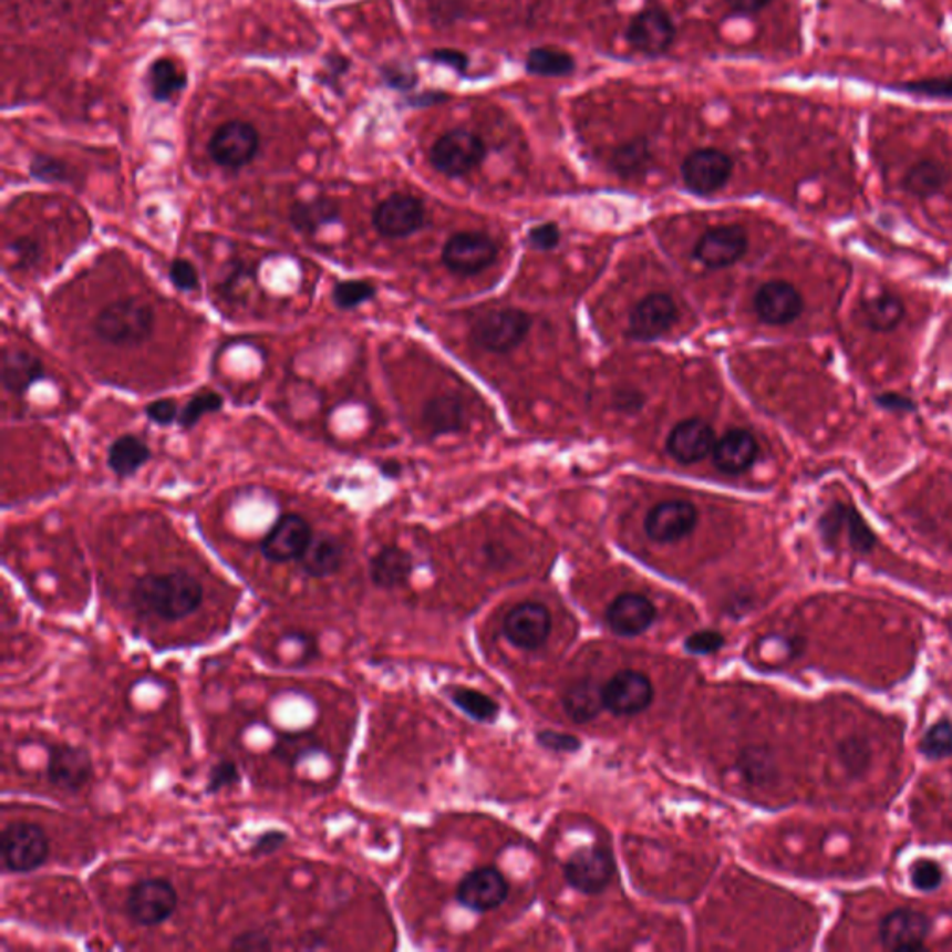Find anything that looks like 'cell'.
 <instances>
[{
  "mask_svg": "<svg viewBox=\"0 0 952 952\" xmlns=\"http://www.w3.org/2000/svg\"><path fill=\"white\" fill-rule=\"evenodd\" d=\"M131 603L139 614L164 622H179L204 603V587L188 571H168L139 577L131 590Z\"/></svg>",
  "mask_w": 952,
  "mask_h": 952,
  "instance_id": "cell-1",
  "label": "cell"
},
{
  "mask_svg": "<svg viewBox=\"0 0 952 952\" xmlns=\"http://www.w3.org/2000/svg\"><path fill=\"white\" fill-rule=\"evenodd\" d=\"M155 313L149 303L138 298H123L101 309L93 331L103 343L112 346H138L153 335Z\"/></svg>",
  "mask_w": 952,
  "mask_h": 952,
  "instance_id": "cell-2",
  "label": "cell"
},
{
  "mask_svg": "<svg viewBox=\"0 0 952 952\" xmlns=\"http://www.w3.org/2000/svg\"><path fill=\"white\" fill-rule=\"evenodd\" d=\"M49 837L40 825L19 820L2 830L0 858L7 872L27 875L40 869L49 860Z\"/></svg>",
  "mask_w": 952,
  "mask_h": 952,
  "instance_id": "cell-3",
  "label": "cell"
},
{
  "mask_svg": "<svg viewBox=\"0 0 952 952\" xmlns=\"http://www.w3.org/2000/svg\"><path fill=\"white\" fill-rule=\"evenodd\" d=\"M179 904V894L164 878H147L134 883L125 900V910L138 927H161L166 923Z\"/></svg>",
  "mask_w": 952,
  "mask_h": 952,
  "instance_id": "cell-4",
  "label": "cell"
},
{
  "mask_svg": "<svg viewBox=\"0 0 952 952\" xmlns=\"http://www.w3.org/2000/svg\"><path fill=\"white\" fill-rule=\"evenodd\" d=\"M261 147V136L251 123L231 120L221 123L209 139V157L220 168L240 169L253 163Z\"/></svg>",
  "mask_w": 952,
  "mask_h": 952,
  "instance_id": "cell-5",
  "label": "cell"
},
{
  "mask_svg": "<svg viewBox=\"0 0 952 952\" xmlns=\"http://www.w3.org/2000/svg\"><path fill=\"white\" fill-rule=\"evenodd\" d=\"M486 144L467 128H454L442 134L431 149V163L439 174L462 177L483 163Z\"/></svg>",
  "mask_w": 952,
  "mask_h": 952,
  "instance_id": "cell-6",
  "label": "cell"
},
{
  "mask_svg": "<svg viewBox=\"0 0 952 952\" xmlns=\"http://www.w3.org/2000/svg\"><path fill=\"white\" fill-rule=\"evenodd\" d=\"M819 529L822 540L830 547H837L845 541L852 551L869 552L877 544V538L866 519L860 516V511L842 503H837L826 510L825 516L820 517Z\"/></svg>",
  "mask_w": 952,
  "mask_h": 952,
  "instance_id": "cell-7",
  "label": "cell"
},
{
  "mask_svg": "<svg viewBox=\"0 0 952 952\" xmlns=\"http://www.w3.org/2000/svg\"><path fill=\"white\" fill-rule=\"evenodd\" d=\"M563 872L569 886L577 891L601 893L614 877V858L609 848L601 845L584 847L571 853Z\"/></svg>",
  "mask_w": 952,
  "mask_h": 952,
  "instance_id": "cell-8",
  "label": "cell"
},
{
  "mask_svg": "<svg viewBox=\"0 0 952 952\" xmlns=\"http://www.w3.org/2000/svg\"><path fill=\"white\" fill-rule=\"evenodd\" d=\"M313 540V529L308 519L298 514L279 517L272 529L268 530L261 544L262 557L273 563L300 560Z\"/></svg>",
  "mask_w": 952,
  "mask_h": 952,
  "instance_id": "cell-9",
  "label": "cell"
},
{
  "mask_svg": "<svg viewBox=\"0 0 952 952\" xmlns=\"http://www.w3.org/2000/svg\"><path fill=\"white\" fill-rule=\"evenodd\" d=\"M603 707L618 716H633L650 707L653 700V685L650 677L634 670H623L612 675L603 689Z\"/></svg>",
  "mask_w": 952,
  "mask_h": 952,
  "instance_id": "cell-10",
  "label": "cell"
},
{
  "mask_svg": "<svg viewBox=\"0 0 952 952\" xmlns=\"http://www.w3.org/2000/svg\"><path fill=\"white\" fill-rule=\"evenodd\" d=\"M732 158L716 147H703L692 152L681 168L685 185L700 196L721 190L732 177Z\"/></svg>",
  "mask_w": 952,
  "mask_h": 952,
  "instance_id": "cell-11",
  "label": "cell"
},
{
  "mask_svg": "<svg viewBox=\"0 0 952 952\" xmlns=\"http://www.w3.org/2000/svg\"><path fill=\"white\" fill-rule=\"evenodd\" d=\"M625 38L637 53L659 56L674 43V21L661 8H645L631 19Z\"/></svg>",
  "mask_w": 952,
  "mask_h": 952,
  "instance_id": "cell-12",
  "label": "cell"
},
{
  "mask_svg": "<svg viewBox=\"0 0 952 952\" xmlns=\"http://www.w3.org/2000/svg\"><path fill=\"white\" fill-rule=\"evenodd\" d=\"M424 205L410 194H393L376 205L372 224L382 237L404 238L424 226Z\"/></svg>",
  "mask_w": 952,
  "mask_h": 952,
  "instance_id": "cell-13",
  "label": "cell"
},
{
  "mask_svg": "<svg viewBox=\"0 0 952 952\" xmlns=\"http://www.w3.org/2000/svg\"><path fill=\"white\" fill-rule=\"evenodd\" d=\"M93 778L92 757L84 748L70 744H59L49 752L46 779L54 789L75 795L84 789Z\"/></svg>",
  "mask_w": 952,
  "mask_h": 952,
  "instance_id": "cell-14",
  "label": "cell"
},
{
  "mask_svg": "<svg viewBox=\"0 0 952 952\" xmlns=\"http://www.w3.org/2000/svg\"><path fill=\"white\" fill-rule=\"evenodd\" d=\"M549 633H551V614L541 603L525 601L516 604L506 614V639L521 650H538L546 644Z\"/></svg>",
  "mask_w": 952,
  "mask_h": 952,
  "instance_id": "cell-15",
  "label": "cell"
},
{
  "mask_svg": "<svg viewBox=\"0 0 952 952\" xmlns=\"http://www.w3.org/2000/svg\"><path fill=\"white\" fill-rule=\"evenodd\" d=\"M530 330V319L521 311H494L478 320L473 330L478 344L491 352H508L521 343Z\"/></svg>",
  "mask_w": 952,
  "mask_h": 952,
  "instance_id": "cell-16",
  "label": "cell"
},
{
  "mask_svg": "<svg viewBox=\"0 0 952 952\" xmlns=\"http://www.w3.org/2000/svg\"><path fill=\"white\" fill-rule=\"evenodd\" d=\"M930 929L932 924L924 913L915 912L910 908H899L882 919L878 935L886 949L915 951V949H923Z\"/></svg>",
  "mask_w": 952,
  "mask_h": 952,
  "instance_id": "cell-17",
  "label": "cell"
},
{
  "mask_svg": "<svg viewBox=\"0 0 952 952\" xmlns=\"http://www.w3.org/2000/svg\"><path fill=\"white\" fill-rule=\"evenodd\" d=\"M497 256L494 240L483 232H458L448 238L443 261L453 272L475 273L489 267Z\"/></svg>",
  "mask_w": 952,
  "mask_h": 952,
  "instance_id": "cell-18",
  "label": "cell"
},
{
  "mask_svg": "<svg viewBox=\"0 0 952 952\" xmlns=\"http://www.w3.org/2000/svg\"><path fill=\"white\" fill-rule=\"evenodd\" d=\"M697 511L686 500H666L656 505L645 519V532L659 544H672L691 535L696 527Z\"/></svg>",
  "mask_w": 952,
  "mask_h": 952,
  "instance_id": "cell-19",
  "label": "cell"
},
{
  "mask_svg": "<svg viewBox=\"0 0 952 952\" xmlns=\"http://www.w3.org/2000/svg\"><path fill=\"white\" fill-rule=\"evenodd\" d=\"M508 894V883L497 869H476L459 882L458 900L475 912L499 908Z\"/></svg>",
  "mask_w": 952,
  "mask_h": 952,
  "instance_id": "cell-20",
  "label": "cell"
},
{
  "mask_svg": "<svg viewBox=\"0 0 952 952\" xmlns=\"http://www.w3.org/2000/svg\"><path fill=\"white\" fill-rule=\"evenodd\" d=\"M746 246L748 238L741 227H714L700 238L696 257L708 268L732 267L744 256Z\"/></svg>",
  "mask_w": 952,
  "mask_h": 952,
  "instance_id": "cell-21",
  "label": "cell"
},
{
  "mask_svg": "<svg viewBox=\"0 0 952 952\" xmlns=\"http://www.w3.org/2000/svg\"><path fill=\"white\" fill-rule=\"evenodd\" d=\"M677 309L672 298L650 294L634 306L629 319V335L640 341L661 338L674 325Z\"/></svg>",
  "mask_w": 952,
  "mask_h": 952,
  "instance_id": "cell-22",
  "label": "cell"
},
{
  "mask_svg": "<svg viewBox=\"0 0 952 952\" xmlns=\"http://www.w3.org/2000/svg\"><path fill=\"white\" fill-rule=\"evenodd\" d=\"M755 311L767 324H789L801 313L804 302L800 292L787 281H770L755 294Z\"/></svg>",
  "mask_w": 952,
  "mask_h": 952,
  "instance_id": "cell-23",
  "label": "cell"
},
{
  "mask_svg": "<svg viewBox=\"0 0 952 952\" xmlns=\"http://www.w3.org/2000/svg\"><path fill=\"white\" fill-rule=\"evenodd\" d=\"M655 615L650 599L640 593H622L607 610V623L620 637H639L655 622Z\"/></svg>",
  "mask_w": 952,
  "mask_h": 952,
  "instance_id": "cell-24",
  "label": "cell"
},
{
  "mask_svg": "<svg viewBox=\"0 0 952 952\" xmlns=\"http://www.w3.org/2000/svg\"><path fill=\"white\" fill-rule=\"evenodd\" d=\"M714 434L707 423L691 418L677 424L669 437V451L681 464H696L711 454Z\"/></svg>",
  "mask_w": 952,
  "mask_h": 952,
  "instance_id": "cell-25",
  "label": "cell"
},
{
  "mask_svg": "<svg viewBox=\"0 0 952 952\" xmlns=\"http://www.w3.org/2000/svg\"><path fill=\"white\" fill-rule=\"evenodd\" d=\"M45 376V369L35 355L24 350L2 352V385L13 396H23L32 385Z\"/></svg>",
  "mask_w": 952,
  "mask_h": 952,
  "instance_id": "cell-26",
  "label": "cell"
},
{
  "mask_svg": "<svg viewBox=\"0 0 952 952\" xmlns=\"http://www.w3.org/2000/svg\"><path fill=\"white\" fill-rule=\"evenodd\" d=\"M344 560L343 541L338 536L319 535L313 536L302 558L298 560L302 566L303 573L313 579H325L338 573Z\"/></svg>",
  "mask_w": 952,
  "mask_h": 952,
  "instance_id": "cell-27",
  "label": "cell"
},
{
  "mask_svg": "<svg viewBox=\"0 0 952 952\" xmlns=\"http://www.w3.org/2000/svg\"><path fill=\"white\" fill-rule=\"evenodd\" d=\"M757 458V442L748 432L732 431L714 445V464L727 475L748 470Z\"/></svg>",
  "mask_w": 952,
  "mask_h": 952,
  "instance_id": "cell-28",
  "label": "cell"
},
{
  "mask_svg": "<svg viewBox=\"0 0 952 952\" xmlns=\"http://www.w3.org/2000/svg\"><path fill=\"white\" fill-rule=\"evenodd\" d=\"M412 571V557L401 547H384L371 560V581L384 590L406 584Z\"/></svg>",
  "mask_w": 952,
  "mask_h": 952,
  "instance_id": "cell-29",
  "label": "cell"
},
{
  "mask_svg": "<svg viewBox=\"0 0 952 952\" xmlns=\"http://www.w3.org/2000/svg\"><path fill=\"white\" fill-rule=\"evenodd\" d=\"M289 220L297 231L317 235L322 227L341 220V207L335 199L314 198L292 205Z\"/></svg>",
  "mask_w": 952,
  "mask_h": 952,
  "instance_id": "cell-30",
  "label": "cell"
},
{
  "mask_svg": "<svg viewBox=\"0 0 952 952\" xmlns=\"http://www.w3.org/2000/svg\"><path fill=\"white\" fill-rule=\"evenodd\" d=\"M152 459V448L142 442L138 436L125 434L112 443L106 456V464L114 475L120 478H128L136 475L144 465Z\"/></svg>",
  "mask_w": 952,
  "mask_h": 952,
  "instance_id": "cell-31",
  "label": "cell"
},
{
  "mask_svg": "<svg viewBox=\"0 0 952 952\" xmlns=\"http://www.w3.org/2000/svg\"><path fill=\"white\" fill-rule=\"evenodd\" d=\"M147 90L153 101L168 103L188 84L186 71L175 64L174 60L161 56L153 60L146 75Z\"/></svg>",
  "mask_w": 952,
  "mask_h": 952,
  "instance_id": "cell-32",
  "label": "cell"
},
{
  "mask_svg": "<svg viewBox=\"0 0 952 952\" xmlns=\"http://www.w3.org/2000/svg\"><path fill=\"white\" fill-rule=\"evenodd\" d=\"M949 172L943 164L932 158H924L908 169L902 185L915 198H932L945 188Z\"/></svg>",
  "mask_w": 952,
  "mask_h": 952,
  "instance_id": "cell-33",
  "label": "cell"
},
{
  "mask_svg": "<svg viewBox=\"0 0 952 952\" xmlns=\"http://www.w3.org/2000/svg\"><path fill=\"white\" fill-rule=\"evenodd\" d=\"M861 309L866 314L867 324L871 325L875 331H891L900 324V320L904 317L902 302L886 291L871 294L863 302Z\"/></svg>",
  "mask_w": 952,
  "mask_h": 952,
  "instance_id": "cell-34",
  "label": "cell"
},
{
  "mask_svg": "<svg viewBox=\"0 0 952 952\" xmlns=\"http://www.w3.org/2000/svg\"><path fill=\"white\" fill-rule=\"evenodd\" d=\"M527 71L536 76H568L576 71V59L571 54L549 49V46H536L527 56Z\"/></svg>",
  "mask_w": 952,
  "mask_h": 952,
  "instance_id": "cell-35",
  "label": "cell"
},
{
  "mask_svg": "<svg viewBox=\"0 0 952 952\" xmlns=\"http://www.w3.org/2000/svg\"><path fill=\"white\" fill-rule=\"evenodd\" d=\"M650 163V144L644 138L631 139L628 144L615 147V152L610 158V164L615 169V174L623 175V177L642 174Z\"/></svg>",
  "mask_w": 952,
  "mask_h": 952,
  "instance_id": "cell-36",
  "label": "cell"
},
{
  "mask_svg": "<svg viewBox=\"0 0 952 952\" xmlns=\"http://www.w3.org/2000/svg\"><path fill=\"white\" fill-rule=\"evenodd\" d=\"M424 424L434 434L458 431L462 424V406L453 396H439L424 407Z\"/></svg>",
  "mask_w": 952,
  "mask_h": 952,
  "instance_id": "cell-37",
  "label": "cell"
},
{
  "mask_svg": "<svg viewBox=\"0 0 952 952\" xmlns=\"http://www.w3.org/2000/svg\"><path fill=\"white\" fill-rule=\"evenodd\" d=\"M566 711L569 716L577 722L592 721L598 714L599 707H603V697L601 694L596 696L593 686L590 683H581V685L571 686L568 696H566Z\"/></svg>",
  "mask_w": 952,
  "mask_h": 952,
  "instance_id": "cell-38",
  "label": "cell"
},
{
  "mask_svg": "<svg viewBox=\"0 0 952 952\" xmlns=\"http://www.w3.org/2000/svg\"><path fill=\"white\" fill-rule=\"evenodd\" d=\"M30 175L41 183H51V185L75 183V172L70 168V164L51 155H34L30 161Z\"/></svg>",
  "mask_w": 952,
  "mask_h": 952,
  "instance_id": "cell-39",
  "label": "cell"
},
{
  "mask_svg": "<svg viewBox=\"0 0 952 952\" xmlns=\"http://www.w3.org/2000/svg\"><path fill=\"white\" fill-rule=\"evenodd\" d=\"M221 406H224V399L216 391H198L180 410L179 424L183 428H193L205 415L220 412Z\"/></svg>",
  "mask_w": 952,
  "mask_h": 952,
  "instance_id": "cell-40",
  "label": "cell"
},
{
  "mask_svg": "<svg viewBox=\"0 0 952 952\" xmlns=\"http://www.w3.org/2000/svg\"><path fill=\"white\" fill-rule=\"evenodd\" d=\"M453 702L458 705L462 711L476 718V721L488 722L494 721L497 716V703L484 696L483 692L470 691V689H454Z\"/></svg>",
  "mask_w": 952,
  "mask_h": 952,
  "instance_id": "cell-41",
  "label": "cell"
},
{
  "mask_svg": "<svg viewBox=\"0 0 952 952\" xmlns=\"http://www.w3.org/2000/svg\"><path fill=\"white\" fill-rule=\"evenodd\" d=\"M374 294H376L374 284L369 283V281H361V279H349V281H341L333 287L331 298L339 309L350 311V309L360 308L361 303L369 302Z\"/></svg>",
  "mask_w": 952,
  "mask_h": 952,
  "instance_id": "cell-42",
  "label": "cell"
},
{
  "mask_svg": "<svg viewBox=\"0 0 952 952\" xmlns=\"http://www.w3.org/2000/svg\"><path fill=\"white\" fill-rule=\"evenodd\" d=\"M893 90L910 93L924 100L952 101V75L921 79V81L900 82Z\"/></svg>",
  "mask_w": 952,
  "mask_h": 952,
  "instance_id": "cell-43",
  "label": "cell"
},
{
  "mask_svg": "<svg viewBox=\"0 0 952 952\" xmlns=\"http://www.w3.org/2000/svg\"><path fill=\"white\" fill-rule=\"evenodd\" d=\"M921 752L929 759H945L952 755V726L949 722H938L924 733Z\"/></svg>",
  "mask_w": 952,
  "mask_h": 952,
  "instance_id": "cell-44",
  "label": "cell"
},
{
  "mask_svg": "<svg viewBox=\"0 0 952 952\" xmlns=\"http://www.w3.org/2000/svg\"><path fill=\"white\" fill-rule=\"evenodd\" d=\"M910 880H912L913 888L923 891V893H930V891L940 888L941 882H943V871H941L940 863H935V861L919 860L910 869Z\"/></svg>",
  "mask_w": 952,
  "mask_h": 952,
  "instance_id": "cell-45",
  "label": "cell"
},
{
  "mask_svg": "<svg viewBox=\"0 0 952 952\" xmlns=\"http://www.w3.org/2000/svg\"><path fill=\"white\" fill-rule=\"evenodd\" d=\"M169 279L175 284V289H179V291L190 292L199 289L198 268L194 267V262L188 261V259H175L172 262Z\"/></svg>",
  "mask_w": 952,
  "mask_h": 952,
  "instance_id": "cell-46",
  "label": "cell"
},
{
  "mask_svg": "<svg viewBox=\"0 0 952 952\" xmlns=\"http://www.w3.org/2000/svg\"><path fill=\"white\" fill-rule=\"evenodd\" d=\"M380 73H382L385 84L396 90V92H412L413 87L417 86V73L412 68H406V65H382Z\"/></svg>",
  "mask_w": 952,
  "mask_h": 952,
  "instance_id": "cell-47",
  "label": "cell"
},
{
  "mask_svg": "<svg viewBox=\"0 0 952 952\" xmlns=\"http://www.w3.org/2000/svg\"><path fill=\"white\" fill-rule=\"evenodd\" d=\"M238 782H240V773H238L237 765L229 759L220 760L218 765L210 768L207 793L215 795V793H220V790L227 789V787L237 785Z\"/></svg>",
  "mask_w": 952,
  "mask_h": 952,
  "instance_id": "cell-48",
  "label": "cell"
},
{
  "mask_svg": "<svg viewBox=\"0 0 952 952\" xmlns=\"http://www.w3.org/2000/svg\"><path fill=\"white\" fill-rule=\"evenodd\" d=\"M722 645H724V637L716 631H700L686 639V650L696 655H708L721 650Z\"/></svg>",
  "mask_w": 952,
  "mask_h": 952,
  "instance_id": "cell-49",
  "label": "cell"
},
{
  "mask_svg": "<svg viewBox=\"0 0 952 952\" xmlns=\"http://www.w3.org/2000/svg\"><path fill=\"white\" fill-rule=\"evenodd\" d=\"M179 407L172 399H161L146 407L147 418L158 426H169L175 421H179Z\"/></svg>",
  "mask_w": 952,
  "mask_h": 952,
  "instance_id": "cell-50",
  "label": "cell"
},
{
  "mask_svg": "<svg viewBox=\"0 0 952 952\" xmlns=\"http://www.w3.org/2000/svg\"><path fill=\"white\" fill-rule=\"evenodd\" d=\"M841 759L847 770L860 773L861 768L866 767L869 755H867L866 746L860 741H848V743H842Z\"/></svg>",
  "mask_w": 952,
  "mask_h": 952,
  "instance_id": "cell-51",
  "label": "cell"
},
{
  "mask_svg": "<svg viewBox=\"0 0 952 952\" xmlns=\"http://www.w3.org/2000/svg\"><path fill=\"white\" fill-rule=\"evenodd\" d=\"M431 60L432 62H436V64L451 68V70L456 71L459 75H464L467 68H469V59L464 53L456 51V49H436V51H432Z\"/></svg>",
  "mask_w": 952,
  "mask_h": 952,
  "instance_id": "cell-52",
  "label": "cell"
},
{
  "mask_svg": "<svg viewBox=\"0 0 952 952\" xmlns=\"http://www.w3.org/2000/svg\"><path fill=\"white\" fill-rule=\"evenodd\" d=\"M284 842H287V834L284 831H265V834L257 837L253 847H251V852L256 853V856H268V853L278 852Z\"/></svg>",
  "mask_w": 952,
  "mask_h": 952,
  "instance_id": "cell-53",
  "label": "cell"
},
{
  "mask_svg": "<svg viewBox=\"0 0 952 952\" xmlns=\"http://www.w3.org/2000/svg\"><path fill=\"white\" fill-rule=\"evenodd\" d=\"M270 946H272L270 938L262 932L238 934L231 943V949H238V951H262V949H270Z\"/></svg>",
  "mask_w": 952,
  "mask_h": 952,
  "instance_id": "cell-54",
  "label": "cell"
},
{
  "mask_svg": "<svg viewBox=\"0 0 952 952\" xmlns=\"http://www.w3.org/2000/svg\"><path fill=\"white\" fill-rule=\"evenodd\" d=\"M324 65L325 75H328V79H325L324 84H330V86H333V84H335V81H339L341 76H344L346 75V73H349L350 65H352V62H350L349 56H343V54H328V56H325L324 59Z\"/></svg>",
  "mask_w": 952,
  "mask_h": 952,
  "instance_id": "cell-55",
  "label": "cell"
},
{
  "mask_svg": "<svg viewBox=\"0 0 952 952\" xmlns=\"http://www.w3.org/2000/svg\"><path fill=\"white\" fill-rule=\"evenodd\" d=\"M530 242L536 246V248H544V250H549V248H555L558 245V240H560V231H558L557 226H552V224H546V226H538L530 231L529 235Z\"/></svg>",
  "mask_w": 952,
  "mask_h": 952,
  "instance_id": "cell-56",
  "label": "cell"
},
{
  "mask_svg": "<svg viewBox=\"0 0 952 952\" xmlns=\"http://www.w3.org/2000/svg\"><path fill=\"white\" fill-rule=\"evenodd\" d=\"M540 743L546 748L555 749V752H573L579 748V741L569 735H560V733L546 732L541 733Z\"/></svg>",
  "mask_w": 952,
  "mask_h": 952,
  "instance_id": "cell-57",
  "label": "cell"
},
{
  "mask_svg": "<svg viewBox=\"0 0 952 952\" xmlns=\"http://www.w3.org/2000/svg\"><path fill=\"white\" fill-rule=\"evenodd\" d=\"M727 7L738 15H754L770 4V0H726Z\"/></svg>",
  "mask_w": 952,
  "mask_h": 952,
  "instance_id": "cell-58",
  "label": "cell"
},
{
  "mask_svg": "<svg viewBox=\"0 0 952 952\" xmlns=\"http://www.w3.org/2000/svg\"><path fill=\"white\" fill-rule=\"evenodd\" d=\"M13 253H18L19 261H35L38 246L32 240H19L12 245Z\"/></svg>",
  "mask_w": 952,
  "mask_h": 952,
  "instance_id": "cell-59",
  "label": "cell"
},
{
  "mask_svg": "<svg viewBox=\"0 0 952 952\" xmlns=\"http://www.w3.org/2000/svg\"><path fill=\"white\" fill-rule=\"evenodd\" d=\"M447 100V95L442 92H426L421 93V95H415L410 100V105L412 106H432L437 105V103H442V101Z\"/></svg>",
  "mask_w": 952,
  "mask_h": 952,
  "instance_id": "cell-60",
  "label": "cell"
},
{
  "mask_svg": "<svg viewBox=\"0 0 952 952\" xmlns=\"http://www.w3.org/2000/svg\"><path fill=\"white\" fill-rule=\"evenodd\" d=\"M882 404L883 406L893 407V410H897L899 406L902 407V410H908V407H910V402L899 395L886 396V399H882Z\"/></svg>",
  "mask_w": 952,
  "mask_h": 952,
  "instance_id": "cell-61",
  "label": "cell"
}]
</instances>
